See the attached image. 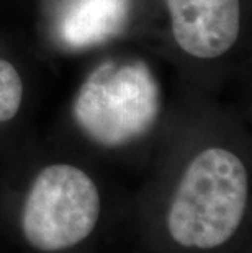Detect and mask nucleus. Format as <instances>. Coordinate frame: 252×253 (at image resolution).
<instances>
[{"mask_svg":"<svg viewBox=\"0 0 252 253\" xmlns=\"http://www.w3.org/2000/svg\"><path fill=\"white\" fill-rule=\"evenodd\" d=\"M100 217V195L92 178L77 167L43 169L26 195L21 230L41 252L76 247L92 234Z\"/></svg>","mask_w":252,"mask_h":253,"instance_id":"f03ea898","label":"nucleus"},{"mask_svg":"<svg viewBox=\"0 0 252 253\" xmlns=\"http://www.w3.org/2000/svg\"><path fill=\"white\" fill-rule=\"evenodd\" d=\"M74 115L97 144H128L149 131L155 121V84L143 66L99 67L80 88Z\"/></svg>","mask_w":252,"mask_h":253,"instance_id":"7ed1b4c3","label":"nucleus"},{"mask_svg":"<svg viewBox=\"0 0 252 253\" xmlns=\"http://www.w3.org/2000/svg\"><path fill=\"white\" fill-rule=\"evenodd\" d=\"M177 46L198 59H216L236 44L239 0H165Z\"/></svg>","mask_w":252,"mask_h":253,"instance_id":"20e7f679","label":"nucleus"},{"mask_svg":"<svg viewBox=\"0 0 252 253\" xmlns=\"http://www.w3.org/2000/svg\"><path fill=\"white\" fill-rule=\"evenodd\" d=\"M23 101V82L13 64L0 59V123L17 116Z\"/></svg>","mask_w":252,"mask_h":253,"instance_id":"423d86ee","label":"nucleus"},{"mask_svg":"<svg viewBox=\"0 0 252 253\" xmlns=\"http://www.w3.org/2000/svg\"><path fill=\"white\" fill-rule=\"evenodd\" d=\"M123 0H85L66 21V40L74 44H87L113 31L123 17Z\"/></svg>","mask_w":252,"mask_h":253,"instance_id":"39448f33","label":"nucleus"},{"mask_svg":"<svg viewBox=\"0 0 252 253\" xmlns=\"http://www.w3.org/2000/svg\"><path fill=\"white\" fill-rule=\"evenodd\" d=\"M248 171L226 149L203 150L187 167L167 214V229L177 244L216 249L243 222L248 206Z\"/></svg>","mask_w":252,"mask_h":253,"instance_id":"f257e3e1","label":"nucleus"}]
</instances>
